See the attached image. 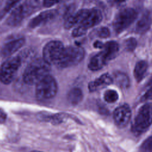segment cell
Wrapping results in <instances>:
<instances>
[{
  "instance_id": "cell-33",
  "label": "cell",
  "mask_w": 152,
  "mask_h": 152,
  "mask_svg": "<svg viewBox=\"0 0 152 152\" xmlns=\"http://www.w3.org/2000/svg\"><path fill=\"white\" fill-rule=\"evenodd\" d=\"M31 152H42V151H33Z\"/></svg>"
},
{
  "instance_id": "cell-2",
  "label": "cell",
  "mask_w": 152,
  "mask_h": 152,
  "mask_svg": "<svg viewBox=\"0 0 152 152\" xmlns=\"http://www.w3.org/2000/svg\"><path fill=\"white\" fill-rule=\"evenodd\" d=\"M40 0H24L18 4L11 12L7 19V23L10 26H16L34 11L39 8Z\"/></svg>"
},
{
  "instance_id": "cell-12",
  "label": "cell",
  "mask_w": 152,
  "mask_h": 152,
  "mask_svg": "<svg viewBox=\"0 0 152 152\" xmlns=\"http://www.w3.org/2000/svg\"><path fill=\"white\" fill-rule=\"evenodd\" d=\"M25 43V39L23 37L12 40L5 44L1 50V55L4 58H7L11 56L18 50L22 48Z\"/></svg>"
},
{
  "instance_id": "cell-22",
  "label": "cell",
  "mask_w": 152,
  "mask_h": 152,
  "mask_svg": "<svg viewBox=\"0 0 152 152\" xmlns=\"http://www.w3.org/2000/svg\"><path fill=\"white\" fill-rule=\"evenodd\" d=\"M104 99L107 103H114L118 100L119 96L118 93L113 90H107L104 93Z\"/></svg>"
},
{
  "instance_id": "cell-14",
  "label": "cell",
  "mask_w": 152,
  "mask_h": 152,
  "mask_svg": "<svg viewBox=\"0 0 152 152\" xmlns=\"http://www.w3.org/2000/svg\"><path fill=\"white\" fill-rule=\"evenodd\" d=\"M113 80L112 77L107 73L102 75L94 81H91L88 86L90 91H96L111 84Z\"/></svg>"
},
{
  "instance_id": "cell-21",
  "label": "cell",
  "mask_w": 152,
  "mask_h": 152,
  "mask_svg": "<svg viewBox=\"0 0 152 152\" xmlns=\"http://www.w3.org/2000/svg\"><path fill=\"white\" fill-rule=\"evenodd\" d=\"M21 0H7L4 8L0 11V20L12 11Z\"/></svg>"
},
{
  "instance_id": "cell-18",
  "label": "cell",
  "mask_w": 152,
  "mask_h": 152,
  "mask_svg": "<svg viewBox=\"0 0 152 152\" xmlns=\"http://www.w3.org/2000/svg\"><path fill=\"white\" fill-rule=\"evenodd\" d=\"M148 68V64L145 61L138 62L134 68V75L137 82L141 81L144 77Z\"/></svg>"
},
{
  "instance_id": "cell-24",
  "label": "cell",
  "mask_w": 152,
  "mask_h": 152,
  "mask_svg": "<svg viewBox=\"0 0 152 152\" xmlns=\"http://www.w3.org/2000/svg\"><path fill=\"white\" fill-rule=\"evenodd\" d=\"M141 152H152V136L147 138L140 147Z\"/></svg>"
},
{
  "instance_id": "cell-13",
  "label": "cell",
  "mask_w": 152,
  "mask_h": 152,
  "mask_svg": "<svg viewBox=\"0 0 152 152\" xmlns=\"http://www.w3.org/2000/svg\"><path fill=\"white\" fill-rule=\"evenodd\" d=\"M89 11L90 10L82 9L77 11L75 14L68 17L64 23L65 28L69 29L77 24H80L86 18Z\"/></svg>"
},
{
  "instance_id": "cell-20",
  "label": "cell",
  "mask_w": 152,
  "mask_h": 152,
  "mask_svg": "<svg viewBox=\"0 0 152 152\" xmlns=\"http://www.w3.org/2000/svg\"><path fill=\"white\" fill-rule=\"evenodd\" d=\"M114 80L116 84L122 88H128L129 86V79L128 75L121 72H116L114 74Z\"/></svg>"
},
{
  "instance_id": "cell-5",
  "label": "cell",
  "mask_w": 152,
  "mask_h": 152,
  "mask_svg": "<svg viewBox=\"0 0 152 152\" xmlns=\"http://www.w3.org/2000/svg\"><path fill=\"white\" fill-rule=\"evenodd\" d=\"M21 65V59L18 56L10 57L7 59L0 68V81L5 84L11 83Z\"/></svg>"
},
{
  "instance_id": "cell-19",
  "label": "cell",
  "mask_w": 152,
  "mask_h": 152,
  "mask_svg": "<svg viewBox=\"0 0 152 152\" xmlns=\"http://www.w3.org/2000/svg\"><path fill=\"white\" fill-rule=\"evenodd\" d=\"M83 97V92L78 87H74L71 89L67 95V99L69 102L73 105L78 104L82 100Z\"/></svg>"
},
{
  "instance_id": "cell-31",
  "label": "cell",
  "mask_w": 152,
  "mask_h": 152,
  "mask_svg": "<svg viewBox=\"0 0 152 152\" xmlns=\"http://www.w3.org/2000/svg\"><path fill=\"white\" fill-rule=\"evenodd\" d=\"M103 44L102 43V42H100V41H96L94 43L93 46L94 48H98V49H102L103 48Z\"/></svg>"
},
{
  "instance_id": "cell-29",
  "label": "cell",
  "mask_w": 152,
  "mask_h": 152,
  "mask_svg": "<svg viewBox=\"0 0 152 152\" xmlns=\"http://www.w3.org/2000/svg\"><path fill=\"white\" fill-rule=\"evenodd\" d=\"M151 99H152V87L149 88L142 96L141 101H146Z\"/></svg>"
},
{
  "instance_id": "cell-17",
  "label": "cell",
  "mask_w": 152,
  "mask_h": 152,
  "mask_svg": "<svg viewBox=\"0 0 152 152\" xmlns=\"http://www.w3.org/2000/svg\"><path fill=\"white\" fill-rule=\"evenodd\" d=\"M103 48V50L102 51L109 61L116 56L119 49V46L116 42L112 40L106 43Z\"/></svg>"
},
{
  "instance_id": "cell-3",
  "label": "cell",
  "mask_w": 152,
  "mask_h": 152,
  "mask_svg": "<svg viewBox=\"0 0 152 152\" xmlns=\"http://www.w3.org/2000/svg\"><path fill=\"white\" fill-rule=\"evenodd\" d=\"M85 51L80 46H69L64 48L55 65L61 68H65L79 64L84 58Z\"/></svg>"
},
{
  "instance_id": "cell-25",
  "label": "cell",
  "mask_w": 152,
  "mask_h": 152,
  "mask_svg": "<svg viewBox=\"0 0 152 152\" xmlns=\"http://www.w3.org/2000/svg\"><path fill=\"white\" fill-rule=\"evenodd\" d=\"M65 117V115L63 113H56L53 115L49 116L48 122H50L53 124H59L61 123Z\"/></svg>"
},
{
  "instance_id": "cell-28",
  "label": "cell",
  "mask_w": 152,
  "mask_h": 152,
  "mask_svg": "<svg viewBox=\"0 0 152 152\" xmlns=\"http://www.w3.org/2000/svg\"><path fill=\"white\" fill-rule=\"evenodd\" d=\"M63 0H43V5L46 7H50Z\"/></svg>"
},
{
  "instance_id": "cell-10",
  "label": "cell",
  "mask_w": 152,
  "mask_h": 152,
  "mask_svg": "<svg viewBox=\"0 0 152 152\" xmlns=\"http://www.w3.org/2000/svg\"><path fill=\"white\" fill-rule=\"evenodd\" d=\"M57 15L58 11L55 10L45 11L32 18L28 24V27L31 28L39 27L55 18Z\"/></svg>"
},
{
  "instance_id": "cell-9",
  "label": "cell",
  "mask_w": 152,
  "mask_h": 152,
  "mask_svg": "<svg viewBox=\"0 0 152 152\" xmlns=\"http://www.w3.org/2000/svg\"><path fill=\"white\" fill-rule=\"evenodd\" d=\"M131 116V110L128 104H124L115 109L113 117L115 124L123 128L128 125Z\"/></svg>"
},
{
  "instance_id": "cell-11",
  "label": "cell",
  "mask_w": 152,
  "mask_h": 152,
  "mask_svg": "<svg viewBox=\"0 0 152 152\" xmlns=\"http://www.w3.org/2000/svg\"><path fill=\"white\" fill-rule=\"evenodd\" d=\"M103 16L101 11L98 9L90 10L89 13L84 20V21L79 24L78 26L87 31L88 28L94 27L99 24L102 20Z\"/></svg>"
},
{
  "instance_id": "cell-4",
  "label": "cell",
  "mask_w": 152,
  "mask_h": 152,
  "mask_svg": "<svg viewBox=\"0 0 152 152\" xmlns=\"http://www.w3.org/2000/svg\"><path fill=\"white\" fill-rule=\"evenodd\" d=\"M57 91V83L50 74L45 76L36 85V96L40 100L53 98L55 96Z\"/></svg>"
},
{
  "instance_id": "cell-30",
  "label": "cell",
  "mask_w": 152,
  "mask_h": 152,
  "mask_svg": "<svg viewBox=\"0 0 152 152\" xmlns=\"http://www.w3.org/2000/svg\"><path fill=\"white\" fill-rule=\"evenodd\" d=\"M6 113L1 109H0V124L4 123L7 119Z\"/></svg>"
},
{
  "instance_id": "cell-7",
  "label": "cell",
  "mask_w": 152,
  "mask_h": 152,
  "mask_svg": "<svg viewBox=\"0 0 152 152\" xmlns=\"http://www.w3.org/2000/svg\"><path fill=\"white\" fill-rule=\"evenodd\" d=\"M137 17V11L131 8H124L116 15L113 23V29L116 34H120L126 30L134 21Z\"/></svg>"
},
{
  "instance_id": "cell-16",
  "label": "cell",
  "mask_w": 152,
  "mask_h": 152,
  "mask_svg": "<svg viewBox=\"0 0 152 152\" xmlns=\"http://www.w3.org/2000/svg\"><path fill=\"white\" fill-rule=\"evenodd\" d=\"M151 23L152 16L150 12H144L136 24V33L138 34H144L149 30Z\"/></svg>"
},
{
  "instance_id": "cell-8",
  "label": "cell",
  "mask_w": 152,
  "mask_h": 152,
  "mask_svg": "<svg viewBox=\"0 0 152 152\" xmlns=\"http://www.w3.org/2000/svg\"><path fill=\"white\" fill-rule=\"evenodd\" d=\"M62 43L58 40H52L48 42L43 50V59L49 64H55L59 58L64 49Z\"/></svg>"
},
{
  "instance_id": "cell-26",
  "label": "cell",
  "mask_w": 152,
  "mask_h": 152,
  "mask_svg": "<svg viewBox=\"0 0 152 152\" xmlns=\"http://www.w3.org/2000/svg\"><path fill=\"white\" fill-rule=\"evenodd\" d=\"M97 35L101 38H107L110 36V31L108 28L103 27L97 30Z\"/></svg>"
},
{
  "instance_id": "cell-27",
  "label": "cell",
  "mask_w": 152,
  "mask_h": 152,
  "mask_svg": "<svg viewBox=\"0 0 152 152\" xmlns=\"http://www.w3.org/2000/svg\"><path fill=\"white\" fill-rule=\"evenodd\" d=\"M86 33V30H85L81 27L78 26L73 30L72 32V36L73 37H79V36H83Z\"/></svg>"
},
{
  "instance_id": "cell-23",
  "label": "cell",
  "mask_w": 152,
  "mask_h": 152,
  "mask_svg": "<svg viewBox=\"0 0 152 152\" xmlns=\"http://www.w3.org/2000/svg\"><path fill=\"white\" fill-rule=\"evenodd\" d=\"M125 49L128 52H133L137 46V41L134 37H129L124 42Z\"/></svg>"
},
{
  "instance_id": "cell-32",
  "label": "cell",
  "mask_w": 152,
  "mask_h": 152,
  "mask_svg": "<svg viewBox=\"0 0 152 152\" xmlns=\"http://www.w3.org/2000/svg\"><path fill=\"white\" fill-rule=\"evenodd\" d=\"M125 1H126V0H115V2L117 4H121V3L125 2Z\"/></svg>"
},
{
  "instance_id": "cell-6",
  "label": "cell",
  "mask_w": 152,
  "mask_h": 152,
  "mask_svg": "<svg viewBox=\"0 0 152 152\" xmlns=\"http://www.w3.org/2000/svg\"><path fill=\"white\" fill-rule=\"evenodd\" d=\"M152 124V104H145L141 106L136 116L132 125L135 133L141 134L144 132Z\"/></svg>"
},
{
  "instance_id": "cell-1",
  "label": "cell",
  "mask_w": 152,
  "mask_h": 152,
  "mask_svg": "<svg viewBox=\"0 0 152 152\" xmlns=\"http://www.w3.org/2000/svg\"><path fill=\"white\" fill-rule=\"evenodd\" d=\"M50 64L43 58H37L31 61L23 74V80L28 85H36L42 78L49 74Z\"/></svg>"
},
{
  "instance_id": "cell-15",
  "label": "cell",
  "mask_w": 152,
  "mask_h": 152,
  "mask_svg": "<svg viewBox=\"0 0 152 152\" xmlns=\"http://www.w3.org/2000/svg\"><path fill=\"white\" fill-rule=\"evenodd\" d=\"M108 61L106 56L101 51L91 58L88 64V68L91 71H96L102 68Z\"/></svg>"
}]
</instances>
